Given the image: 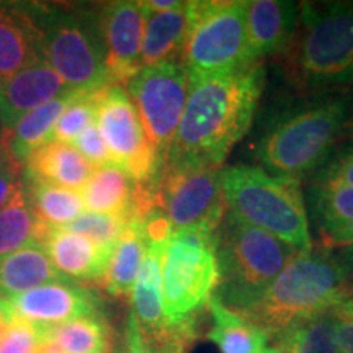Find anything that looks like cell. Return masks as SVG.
Here are the masks:
<instances>
[{
    "instance_id": "2",
    "label": "cell",
    "mask_w": 353,
    "mask_h": 353,
    "mask_svg": "<svg viewBox=\"0 0 353 353\" xmlns=\"http://www.w3.org/2000/svg\"><path fill=\"white\" fill-rule=\"evenodd\" d=\"M350 299L353 283L332 250L312 247L294 255L242 316L278 337L291 325L332 311Z\"/></svg>"
},
{
    "instance_id": "11",
    "label": "cell",
    "mask_w": 353,
    "mask_h": 353,
    "mask_svg": "<svg viewBox=\"0 0 353 353\" xmlns=\"http://www.w3.org/2000/svg\"><path fill=\"white\" fill-rule=\"evenodd\" d=\"M97 126L103 136L112 162L136 185H157L165 165L154 152L134 103L121 85L103 88L97 112Z\"/></svg>"
},
{
    "instance_id": "6",
    "label": "cell",
    "mask_w": 353,
    "mask_h": 353,
    "mask_svg": "<svg viewBox=\"0 0 353 353\" xmlns=\"http://www.w3.org/2000/svg\"><path fill=\"white\" fill-rule=\"evenodd\" d=\"M298 252L228 210L218 228L219 283L214 296L226 307L242 314Z\"/></svg>"
},
{
    "instance_id": "30",
    "label": "cell",
    "mask_w": 353,
    "mask_h": 353,
    "mask_svg": "<svg viewBox=\"0 0 353 353\" xmlns=\"http://www.w3.org/2000/svg\"><path fill=\"white\" fill-rule=\"evenodd\" d=\"M309 208L317 231L353 221V188L343 185L312 183L307 192Z\"/></svg>"
},
{
    "instance_id": "10",
    "label": "cell",
    "mask_w": 353,
    "mask_h": 353,
    "mask_svg": "<svg viewBox=\"0 0 353 353\" xmlns=\"http://www.w3.org/2000/svg\"><path fill=\"white\" fill-rule=\"evenodd\" d=\"M145 134L162 165L174 139L190 94V79L180 63L143 68L126 83Z\"/></svg>"
},
{
    "instance_id": "19",
    "label": "cell",
    "mask_w": 353,
    "mask_h": 353,
    "mask_svg": "<svg viewBox=\"0 0 353 353\" xmlns=\"http://www.w3.org/2000/svg\"><path fill=\"white\" fill-rule=\"evenodd\" d=\"M95 167L72 144L50 141L25 161L23 175L30 182H43L56 187L82 192Z\"/></svg>"
},
{
    "instance_id": "39",
    "label": "cell",
    "mask_w": 353,
    "mask_h": 353,
    "mask_svg": "<svg viewBox=\"0 0 353 353\" xmlns=\"http://www.w3.org/2000/svg\"><path fill=\"white\" fill-rule=\"evenodd\" d=\"M125 353H152L151 348L144 341V335L141 332L138 321L132 312H130L126 321V348Z\"/></svg>"
},
{
    "instance_id": "37",
    "label": "cell",
    "mask_w": 353,
    "mask_h": 353,
    "mask_svg": "<svg viewBox=\"0 0 353 353\" xmlns=\"http://www.w3.org/2000/svg\"><path fill=\"white\" fill-rule=\"evenodd\" d=\"M341 353H353V299L332 309Z\"/></svg>"
},
{
    "instance_id": "3",
    "label": "cell",
    "mask_w": 353,
    "mask_h": 353,
    "mask_svg": "<svg viewBox=\"0 0 353 353\" xmlns=\"http://www.w3.org/2000/svg\"><path fill=\"white\" fill-rule=\"evenodd\" d=\"M352 117L348 90H330L280 114L260 139L257 156L263 170L291 179L316 170Z\"/></svg>"
},
{
    "instance_id": "33",
    "label": "cell",
    "mask_w": 353,
    "mask_h": 353,
    "mask_svg": "<svg viewBox=\"0 0 353 353\" xmlns=\"http://www.w3.org/2000/svg\"><path fill=\"white\" fill-rule=\"evenodd\" d=\"M312 183L343 185L353 188V141L339 145L327 154V157L314 170Z\"/></svg>"
},
{
    "instance_id": "41",
    "label": "cell",
    "mask_w": 353,
    "mask_h": 353,
    "mask_svg": "<svg viewBox=\"0 0 353 353\" xmlns=\"http://www.w3.org/2000/svg\"><path fill=\"white\" fill-rule=\"evenodd\" d=\"M13 317H15V314L12 311L10 301L8 299H0V341L6 335L8 325L12 324Z\"/></svg>"
},
{
    "instance_id": "28",
    "label": "cell",
    "mask_w": 353,
    "mask_h": 353,
    "mask_svg": "<svg viewBox=\"0 0 353 353\" xmlns=\"http://www.w3.org/2000/svg\"><path fill=\"white\" fill-rule=\"evenodd\" d=\"M26 185L34 213L48 228L68 226L85 211L79 192L30 180H26Z\"/></svg>"
},
{
    "instance_id": "15",
    "label": "cell",
    "mask_w": 353,
    "mask_h": 353,
    "mask_svg": "<svg viewBox=\"0 0 353 353\" xmlns=\"http://www.w3.org/2000/svg\"><path fill=\"white\" fill-rule=\"evenodd\" d=\"M74 90L43 59L0 82V131L10 132L26 113Z\"/></svg>"
},
{
    "instance_id": "46",
    "label": "cell",
    "mask_w": 353,
    "mask_h": 353,
    "mask_svg": "<svg viewBox=\"0 0 353 353\" xmlns=\"http://www.w3.org/2000/svg\"><path fill=\"white\" fill-rule=\"evenodd\" d=\"M0 138H2V131H0Z\"/></svg>"
},
{
    "instance_id": "26",
    "label": "cell",
    "mask_w": 353,
    "mask_h": 353,
    "mask_svg": "<svg viewBox=\"0 0 353 353\" xmlns=\"http://www.w3.org/2000/svg\"><path fill=\"white\" fill-rule=\"evenodd\" d=\"M48 226L34 213L28 185L0 211V257L30 245H39Z\"/></svg>"
},
{
    "instance_id": "24",
    "label": "cell",
    "mask_w": 353,
    "mask_h": 353,
    "mask_svg": "<svg viewBox=\"0 0 353 353\" xmlns=\"http://www.w3.org/2000/svg\"><path fill=\"white\" fill-rule=\"evenodd\" d=\"M134 180L114 164H108L95 169L81 196L87 211L105 214H117L132 218L136 196Z\"/></svg>"
},
{
    "instance_id": "18",
    "label": "cell",
    "mask_w": 353,
    "mask_h": 353,
    "mask_svg": "<svg viewBox=\"0 0 353 353\" xmlns=\"http://www.w3.org/2000/svg\"><path fill=\"white\" fill-rule=\"evenodd\" d=\"M39 59L32 2H0V82Z\"/></svg>"
},
{
    "instance_id": "34",
    "label": "cell",
    "mask_w": 353,
    "mask_h": 353,
    "mask_svg": "<svg viewBox=\"0 0 353 353\" xmlns=\"http://www.w3.org/2000/svg\"><path fill=\"white\" fill-rule=\"evenodd\" d=\"M41 335L43 327L15 316L0 341V353H38Z\"/></svg>"
},
{
    "instance_id": "47",
    "label": "cell",
    "mask_w": 353,
    "mask_h": 353,
    "mask_svg": "<svg viewBox=\"0 0 353 353\" xmlns=\"http://www.w3.org/2000/svg\"><path fill=\"white\" fill-rule=\"evenodd\" d=\"M352 141H353V134H352Z\"/></svg>"
},
{
    "instance_id": "25",
    "label": "cell",
    "mask_w": 353,
    "mask_h": 353,
    "mask_svg": "<svg viewBox=\"0 0 353 353\" xmlns=\"http://www.w3.org/2000/svg\"><path fill=\"white\" fill-rule=\"evenodd\" d=\"M144 254L145 239L143 223L139 218H131L114 245L107 273L101 280L108 294L117 298L131 294Z\"/></svg>"
},
{
    "instance_id": "12",
    "label": "cell",
    "mask_w": 353,
    "mask_h": 353,
    "mask_svg": "<svg viewBox=\"0 0 353 353\" xmlns=\"http://www.w3.org/2000/svg\"><path fill=\"white\" fill-rule=\"evenodd\" d=\"M219 170L164 169L157 183V206L167 214L174 231L188 228L218 231L228 211Z\"/></svg>"
},
{
    "instance_id": "5",
    "label": "cell",
    "mask_w": 353,
    "mask_h": 353,
    "mask_svg": "<svg viewBox=\"0 0 353 353\" xmlns=\"http://www.w3.org/2000/svg\"><path fill=\"white\" fill-rule=\"evenodd\" d=\"M228 210L242 221L306 252L312 249L301 183L255 165H231L219 170Z\"/></svg>"
},
{
    "instance_id": "20",
    "label": "cell",
    "mask_w": 353,
    "mask_h": 353,
    "mask_svg": "<svg viewBox=\"0 0 353 353\" xmlns=\"http://www.w3.org/2000/svg\"><path fill=\"white\" fill-rule=\"evenodd\" d=\"M144 8L141 69L161 63H180L190 26V2L169 12H151L145 3Z\"/></svg>"
},
{
    "instance_id": "32",
    "label": "cell",
    "mask_w": 353,
    "mask_h": 353,
    "mask_svg": "<svg viewBox=\"0 0 353 353\" xmlns=\"http://www.w3.org/2000/svg\"><path fill=\"white\" fill-rule=\"evenodd\" d=\"M130 223V218L117 214L94 213V211H83L77 219L63 226L70 232L87 237L94 244L103 249H114L118 239Z\"/></svg>"
},
{
    "instance_id": "23",
    "label": "cell",
    "mask_w": 353,
    "mask_h": 353,
    "mask_svg": "<svg viewBox=\"0 0 353 353\" xmlns=\"http://www.w3.org/2000/svg\"><path fill=\"white\" fill-rule=\"evenodd\" d=\"M206 309L211 316L208 339L221 353H262L267 348L270 335L245 316L224 306L216 296L210 299Z\"/></svg>"
},
{
    "instance_id": "9",
    "label": "cell",
    "mask_w": 353,
    "mask_h": 353,
    "mask_svg": "<svg viewBox=\"0 0 353 353\" xmlns=\"http://www.w3.org/2000/svg\"><path fill=\"white\" fill-rule=\"evenodd\" d=\"M245 13L244 0L190 2V26L180 57L190 83L247 65Z\"/></svg>"
},
{
    "instance_id": "4",
    "label": "cell",
    "mask_w": 353,
    "mask_h": 353,
    "mask_svg": "<svg viewBox=\"0 0 353 353\" xmlns=\"http://www.w3.org/2000/svg\"><path fill=\"white\" fill-rule=\"evenodd\" d=\"M283 52L298 85L319 90L353 83V0L299 3L296 30Z\"/></svg>"
},
{
    "instance_id": "40",
    "label": "cell",
    "mask_w": 353,
    "mask_h": 353,
    "mask_svg": "<svg viewBox=\"0 0 353 353\" xmlns=\"http://www.w3.org/2000/svg\"><path fill=\"white\" fill-rule=\"evenodd\" d=\"M330 250H332L335 259L339 260V263L342 265V268L347 272L348 278H350L353 283V244L339 247V249H330Z\"/></svg>"
},
{
    "instance_id": "22",
    "label": "cell",
    "mask_w": 353,
    "mask_h": 353,
    "mask_svg": "<svg viewBox=\"0 0 353 353\" xmlns=\"http://www.w3.org/2000/svg\"><path fill=\"white\" fill-rule=\"evenodd\" d=\"M65 280L41 245H30L0 257V299H12L50 281Z\"/></svg>"
},
{
    "instance_id": "27",
    "label": "cell",
    "mask_w": 353,
    "mask_h": 353,
    "mask_svg": "<svg viewBox=\"0 0 353 353\" xmlns=\"http://www.w3.org/2000/svg\"><path fill=\"white\" fill-rule=\"evenodd\" d=\"M44 332L63 353H110L113 347V330L103 314L77 317Z\"/></svg>"
},
{
    "instance_id": "29",
    "label": "cell",
    "mask_w": 353,
    "mask_h": 353,
    "mask_svg": "<svg viewBox=\"0 0 353 353\" xmlns=\"http://www.w3.org/2000/svg\"><path fill=\"white\" fill-rule=\"evenodd\" d=\"M276 339L283 353H341L332 311L298 322Z\"/></svg>"
},
{
    "instance_id": "36",
    "label": "cell",
    "mask_w": 353,
    "mask_h": 353,
    "mask_svg": "<svg viewBox=\"0 0 353 353\" xmlns=\"http://www.w3.org/2000/svg\"><path fill=\"white\" fill-rule=\"evenodd\" d=\"M23 188H26L23 165L12 161L0 167V211L6 208Z\"/></svg>"
},
{
    "instance_id": "8",
    "label": "cell",
    "mask_w": 353,
    "mask_h": 353,
    "mask_svg": "<svg viewBox=\"0 0 353 353\" xmlns=\"http://www.w3.org/2000/svg\"><path fill=\"white\" fill-rule=\"evenodd\" d=\"M218 231L188 228L174 231L162 249V299L167 327H198L219 283Z\"/></svg>"
},
{
    "instance_id": "1",
    "label": "cell",
    "mask_w": 353,
    "mask_h": 353,
    "mask_svg": "<svg viewBox=\"0 0 353 353\" xmlns=\"http://www.w3.org/2000/svg\"><path fill=\"white\" fill-rule=\"evenodd\" d=\"M263 82L265 69L257 63L190 83L165 169H223L229 152L252 125Z\"/></svg>"
},
{
    "instance_id": "13",
    "label": "cell",
    "mask_w": 353,
    "mask_h": 353,
    "mask_svg": "<svg viewBox=\"0 0 353 353\" xmlns=\"http://www.w3.org/2000/svg\"><path fill=\"white\" fill-rule=\"evenodd\" d=\"M99 20L110 82L123 87L141 70L144 3L131 0L105 3L99 7Z\"/></svg>"
},
{
    "instance_id": "35",
    "label": "cell",
    "mask_w": 353,
    "mask_h": 353,
    "mask_svg": "<svg viewBox=\"0 0 353 353\" xmlns=\"http://www.w3.org/2000/svg\"><path fill=\"white\" fill-rule=\"evenodd\" d=\"M72 145L87 159L88 162H90L92 165L95 167V169L113 164L112 156H110V151L107 148V143H105L103 136H101L97 123L95 125L88 126L87 130L83 131L76 141H74Z\"/></svg>"
},
{
    "instance_id": "44",
    "label": "cell",
    "mask_w": 353,
    "mask_h": 353,
    "mask_svg": "<svg viewBox=\"0 0 353 353\" xmlns=\"http://www.w3.org/2000/svg\"><path fill=\"white\" fill-rule=\"evenodd\" d=\"M262 353H283L280 347H267Z\"/></svg>"
},
{
    "instance_id": "21",
    "label": "cell",
    "mask_w": 353,
    "mask_h": 353,
    "mask_svg": "<svg viewBox=\"0 0 353 353\" xmlns=\"http://www.w3.org/2000/svg\"><path fill=\"white\" fill-rule=\"evenodd\" d=\"M81 94V90H70L48 101L41 107L34 108L33 112L26 113L10 132L2 134L7 151L17 164L23 165L26 159L38 148L50 143L59 117Z\"/></svg>"
},
{
    "instance_id": "16",
    "label": "cell",
    "mask_w": 353,
    "mask_h": 353,
    "mask_svg": "<svg viewBox=\"0 0 353 353\" xmlns=\"http://www.w3.org/2000/svg\"><path fill=\"white\" fill-rule=\"evenodd\" d=\"M299 3L288 0H249L245 13V64L283 52L293 38Z\"/></svg>"
},
{
    "instance_id": "17",
    "label": "cell",
    "mask_w": 353,
    "mask_h": 353,
    "mask_svg": "<svg viewBox=\"0 0 353 353\" xmlns=\"http://www.w3.org/2000/svg\"><path fill=\"white\" fill-rule=\"evenodd\" d=\"M39 245L56 272L70 281H101L113 254V249H103L64 228H48Z\"/></svg>"
},
{
    "instance_id": "42",
    "label": "cell",
    "mask_w": 353,
    "mask_h": 353,
    "mask_svg": "<svg viewBox=\"0 0 353 353\" xmlns=\"http://www.w3.org/2000/svg\"><path fill=\"white\" fill-rule=\"evenodd\" d=\"M144 3L151 12H169L179 8L183 2H180V0H149Z\"/></svg>"
},
{
    "instance_id": "38",
    "label": "cell",
    "mask_w": 353,
    "mask_h": 353,
    "mask_svg": "<svg viewBox=\"0 0 353 353\" xmlns=\"http://www.w3.org/2000/svg\"><path fill=\"white\" fill-rule=\"evenodd\" d=\"M319 237L322 241V247L325 249H339L353 244V221L339 226L327 228L319 231Z\"/></svg>"
},
{
    "instance_id": "43",
    "label": "cell",
    "mask_w": 353,
    "mask_h": 353,
    "mask_svg": "<svg viewBox=\"0 0 353 353\" xmlns=\"http://www.w3.org/2000/svg\"><path fill=\"white\" fill-rule=\"evenodd\" d=\"M13 159L10 154L7 151V145L3 143V138H0V167L8 164V162H12Z\"/></svg>"
},
{
    "instance_id": "31",
    "label": "cell",
    "mask_w": 353,
    "mask_h": 353,
    "mask_svg": "<svg viewBox=\"0 0 353 353\" xmlns=\"http://www.w3.org/2000/svg\"><path fill=\"white\" fill-rule=\"evenodd\" d=\"M103 88L105 87L97 88V90L82 92L59 117L54 131H52L51 141L72 144L88 126L95 125L100 95Z\"/></svg>"
},
{
    "instance_id": "14",
    "label": "cell",
    "mask_w": 353,
    "mask_h": 353,
    "mask_svg": "<svg viewBox=\"0 0 353 353\" xmlns=\"http://www.w3.org/2000/svg\"><path fill=\"white\" fill-rule=\"evenodd\" d=\"M13 314L38 327H56L77 317L101 314L100 298L76 281H50L8 299Z\"/></svg>"
},
{
    "instance_id": "7",
    "label": "cell",
    "mask_w": 353,
    "mask_h": 353,
    "mask_svg": "<svg viewBox=\"0 0 353 353\" xmlns=\"http://www.w3.org/2000/svg\"><path fill=\"white\" fill-rule=\"evenodd\" d=\"M41 59L65 85L88 92L113 85L105 63L99 8L32 3Z\"/></svg>"
},
{
    "instance_id": "45",
    "label": "cell",
    "mask_w": 353,
    "mask_h": 353,
    "mask_svg": "<svg viewBox=\"0 0 353 353\" xmlns=\"http://www.w3.org/2000/svg\"><path fill=\"white\" fill-rule=\"evenodd\" d=\"M113 353H125V350H114Z\"/></svg>"
}]
</instances>
